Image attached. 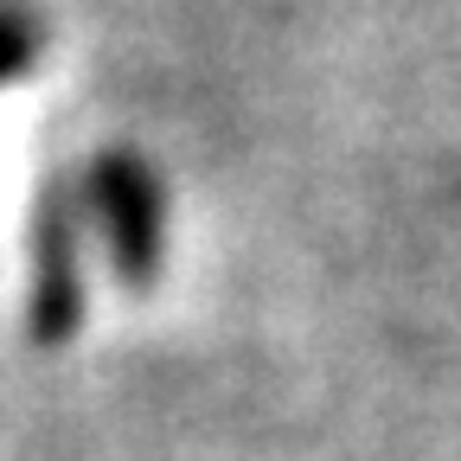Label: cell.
I'll return each instance as SVG.
<instances>
[{
  "label": "cell",
  "instance_id": "1",
  "mask_svg": "<svg viewBox=\"0 0 461 461\" xmlns=\"http://www.w3.org/2000/svg\"><path fill=\"white\" fill-rule=\"evenodd\" d=\"M77 193H84V212H90V230H96L109 269L129 288L154 282L160 257H167V180H160V167L135 148H109L90 160Z\"/></svg>",
  "mask_w": 461,
  "mask_h": 461
},
{
  "label": "cell",
  "instance_id": "2",
  "mask_svg": "<svg viewBox=\"0 0 461 461\" xmlns=\"http://www.w3.org/2000/svg\"><path fill=\"white\" fill-rule=\"evenodd\" d=\"M84 193L71 180H58L39 193V212H32V339L39 346H58L71 339L77 321H84Z\"/></svg>",
  "mask_w": 461,
  "mask_h": 461
},
{
  "label": "cell",
  "instance_id": "3",
  "mask_svg": "<svg viewBox=\"0 0 461 461\" xmlns=\"http://www.w3.org/2000/svg\"><path fill=\"white\" fill-rule=\"evenodd\" d=\"M39 45H45V32H39V20H32V7L0 0V90L20 84V77L39 65Z\"/></svg>",
  "mask_w": 461,
  "mask_h": 461
}]
</instances>
